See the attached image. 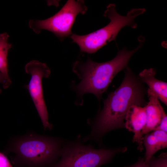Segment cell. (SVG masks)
Segmentation results:
<instances>
[{
	"label": "cell",
	"instance_id": "obj_1",
	"mask_svg": "<svg viewBox=\"0 0 167 167\" xmlns=\"http://www.w3.org/2000/svg\"><path fill=\"white\" fill-rule=\"evenodd\" d=\"M144 91L139 80L127 67L121 84L104 101L103 108L92 124L91 133L83 142L98 140L108 132L125 127L126 113L132 105L144 104Z\"/></svg>",
	"mask_w": 167,
	"mask_h": 167
},
{
	"label": "cell",
	"instance_id": "obj_2",
	"mask_svg": "<svg viewBox=\"0 0 167 167\" xmlns=\"http://www.w3.org/2000/svg\"><path fill=\"white\" fill-rule=\"evenodd\" d=\"M142 43L141 41L139 46L132 50L126 48L119 50L114 58L106 62H97L90 58L85 62H75L72 70L81 80L74 88L79 96L91 93L100 99L115 76L126 68L131 57Z\"/></svg>",
	"mask_w": 167,
	"mask_h": 167
},
{
	"label": "cell",
	"instance_id": "obj_3",
	"mask_svg": "<svg viewBox=\"0 0 167 167\" xmlns=\"http://www.w3.org/2000/svg\"><path fill=\"white\" fill-rule=\"evenodd\" d=\"M64 141L56 138L30 134L16 140L7 151L30 167L52 166L61 156Z\"/></svg>",
	"mask_w": 167,
	"mask_h": 167
},
{
	"label": "cell",
	"instance_id": "obj_4",
	"mask_svg": "<svg viewBox=\"0 0 167 167\" xmlns=\"http://www.w3.org/2000/svg\"><path fill=\"white\" fill-rule=\"evenodd\" d=\"M145 11L144 8L133 9L124 16L118 13L114 4H110L104 14V17L110 20L107 25L85 35L72 34L70 37L78 45L81 52L94 54L110 41H115L117 35L123 27L129 26L136 28L137 25L134 22L135 18Z\"/></svg>",
	"mask_w": 167,
	"mask_h": 167
},
{
	"label": "cell",
	"instance_id": "obj_5",
	"mask_svg": "<svg viewBox=\"0 0 167 167\" xmlns=\"http://www.w3.org/2000/svg\"><path fill=\"white\" fill-rule=\"evenodd\" d=\"M126 148L96 149L84 145L79 140L64 143L61 158L51 167H100L108 163L117 153Z\"/></svg>",
	"mask_w": 167,
	"mask_h": 167
},
{
	"label": "cell",
	"instance_id": "obj_6",
	"mask_svg": "<svg viewBox=\"0 0 167 167\" xmlns=\"http://www.w3.org/2000/svg\"><path fill=\"white\" fill-rule=\"evenodd\" d=\"M88 9L84 0H69L53 16L43 20L31 19L29 26L36 33H40L42 30H47L62 41L72 34V28L77 16L85 14Z\"/></svg>",
	"mask_w": 167,
	"mask_h": 167
},
{
	"label": "cell",
	"instance_id": "obj_7",
	"mask_svg": "<svg viewBox=\"0 0 167 167\" xmlns=\"http://www.w3.org/2000/svg\"><path fill=\"white\" fill-rule=\"evenodd\" d=\"M26 72L31 78L25 87L28 90L42 122L44 128L50 129L52 126L48 122V114L44 101L42 85L43 78L49 77L50 71L45 63L32 60L25 66Z\"/></svg>",
	"mask_w": 167,
	"mask_h": 167
},
{
	"label": "cell",
	"instance_id": "obj_8",
	"mask_svg": "<svg viewBox=\"0 0 167 167\" xmlns=\"http://www.w3.org/2000/svg\"><path fill=\"white\" fill-rule=\"evenodd\" d=\"M125 120V127L134 133L133 141L137 143L138 149L141 151L143 148L142 131L147 121L145 106L132 105L126 113Z\"/></svg>",
	"mask_w": 167,
	"mask_h": 167
},
{
	"label": "cell",
	"instance_id": "obj_9",
	"mask_svg": "<svg viewBox=\"0 0 167 167\" xmlns=\"http://www.w3.org/2000/svg\"><path fill=\"white\" fill-rule=\"evenodd\" d=\"M147 93L149 101L145 106L147 121L142 131L143 136L154 130L166 115L156 95L149 88Z\"/></svg>",
	"mask_w": 167,
	"mask_h": 167
},
{
	"label": "cell",
	"instance_id": "obj_10",
	"mask_svg": "<svg viewBox=\"0 0 167 167\" xmlns=\"http://www.w3.org/2000/svg\"><path fill=\"white\" fill-rule=\"evenodd\" d=\"M143 143L145 148L144 159L146 162L157 151L167 148V133L160 130H155L145 135Z\"/></svg>",
	"mask_w": 167,
	"mask_h": 167
},
{
	"label": "cell",
	"instance_id": "obj_11",
	"mask_svg": "<svg viewBox=\"0 0 167 167\" xmlns=\"http://www.w3.org/2000/svg\"><path fill=\"white\" fill-rule=\"evenodd\" d=\"M156 72L152 68L144 69L139 74L141 81L146 84L149 89L157 96L158 99L167 105V83L155 78Z\"/></svg>",
	"mask_w": 167,
	"mask_h": 167
},
{
	"label": "cell",
	"instance_id": "obj_12",
	"mask_svg": "<svg viewBox=\"0 0 167 167\" xmlns=\"http://www.w3.org/2000/svg\"><path fill=\"white\" fill-rule=\"evenodd\" d=\"M9 37L6 32L0 34V71L6 78L10 79L8 75L7 57L8 51L12 45L8 42Z\"/></svg>",
	"mask_w": 167,
	"mask_h": 167
},
{
	"label": "cell",
	"instance_id": "obj_13",
	"mask_svg": "<svg viewBox=\"0 0 167 167\" xmlns=\"http://www.w3.org/2000/svg\"><path fill=\"white\" fill-rule=\"evenodd\" d=\"M146 162L149 167H167V153H163L157 157L153 156Z\"/></svg>",
	"mask_w": 167,
	"mask_h": 167
},
{
	"label": "cell",
	"instance_id": "obj_14",
	"mask_svg": "<svg viewBox=\"0 0 167 167\" xmlns=\"http://www.w3.org/2000/svg\"><path fill=\"white\" fill-rule=\"evenodd\" d=\"M0 167H13L7 157L0 152Z\"/></svg>",
	"mask_w": 167,
	"mask_h": 167
},
{
	"label": "cell",
	"instance_id": "obj_15",
	"mask_svg": "<svg viewBox=\"0 0 167 167\" xmlns=\"http://www.w3.org/2000/svg\"><path fill=\"white\" fill-rule=\"evenodd\" d=\"M0 83L2 84L4 88L6 89L11 85V81L10 79L6 78L0 71Z\"/></svg>",
	"mask_w": 167,
	"mask_h": 167
},
{
	"label": "cell",
	"instance_id": "obj_16",
	"mask_svg": "<svg viewBox=\"0 0 167 167\" xmlns=\"http://www.w3.org/2000/svg\"><path fill=\"white\" fill-rule=\"evenodd\" d=\"M160 130L167 132V116H165L154 130Z\"/></svg>",
	"mask_w": 167,
	"mask_h": 167
},
{
	"label": "cell",
	"instance_id": "obj_17",
	"mask_svg": "<svg viewBox=\"0 0 167 167\" xmlns=\"http://www.w3.org/2000/svg\"><path fill=\"white\" fill-rule=\"evenodd\" d=\"M125 167H149L144 158H139L138 161L135 163L130 166Z\"/></svg>",
	"mask_w": 167,
	"mask_h": 167
},
{
	"label": "cell",
	"instance_id": "obj_18",
	"mask_svg": "<svg viewBox=\"0 0 167 167\" xmlns=\"http://www.w3.org/2000/svg\"><path fill=\"white\" fill-rule=\"evenodd\" d=\"M1 92V90H0V93Z\"/></svg>",
	"mask_w": 167,
	"mask_h": 167
}]
</instances>
